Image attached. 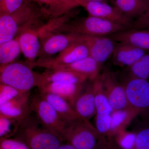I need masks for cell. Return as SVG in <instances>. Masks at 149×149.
<instances>
[{
    "mask_svg": "<svg viewBox=\"0 0 149 149\" xmlns=\"http://www.w3.org/2000/svg\"><path fill=\"white\" fill-rule=\"evenodd\" d=\"M79 6L83 8L89 15L104 19L126 27L128 29L133 19L128 18L114 6L106 2L85 0H73Z\"/></svg>",
    "mask_w": 149,
    "mask_h": 149,
    "instance_id": "cell-9",
    "label": "cell"
},
{
    "mask_svg": "<svg viewBox=\"0 0 149 149\" xmlns=\"http://www.w3.org/2000/svg\"><path fill=\"white\" fill-rule=\"evenodd\" d=\"M101 65L90 56L70 64L59 65L52 70H67L84 74L91 81L95 80L99 75Z\"/></svg>",
    "mask_w": 149,
    "mask_h": 149,
    "instance_id": "cell-21",
    "label": "cell"
},
{
    "mask_svg": "<svg viewBox=\"0 0 149 149\" xmlns=\"http://www.w3.org/2000/svg\"><path fill=\"white\" fill-rule=\"evenodd\" d=\"M29 92L21 93L0 106V113L19 124L30 116Z\"/></svg>",
    "mask_w": 149,
    "mask_h": 149,
    "instance_id": "cell-11",
    "label": "cell"
},
{
    "mask_svg": "<svg viewBox=\"0 0 149 149\" xmlns=\"http://www.w3.org/2000/svg\"><path fill=\"white\" fill-rule=\"evenodd\" d=\"M138 114L128 108L113 111L110 128V138L112 141L118 132L125 130L126 126Z\"/></svg>",
    "mask_w": 149,
    "mask_h": 149,
    "instance_id": "cell-24",
    "label": "cell"
},
{
    "mask_svg": "<svg viewBox=\"0 0 149 149\" xmlns=\"http://www.w3.org/2000/svg\"><path fill=\"white\" fill-rule=\"evenodd\" d=\"M114 6L132 19L143 13L149 6V0H112Z\"/></svg>",
    "mask_w": 149,
    "mask_h": 149,
    "instance_id": "cell-23",
    "label": "cell"
},
{
    "mask_svg": "<svg viewBox=\"0 0 149 149\" xmlns=\"http://www.w3.org/2000/svg\"><path fill=\"white\" fill-rule=\"evenodd\" d=\"M128 68L129 76L144 80H148L149 53L147 52L139 60Z\"/></svg>",
    "mask_w": 149,
    "mask_h": 149,
    "instance_id": "cell-27",
    "label": "cell"
},
{
    "mask_svg": "<svg viewBox=\"0 0 149 149\" xmlns=\"http://www.w3.org/2000/svg\"><path fill=\"white\" fill-rule=\"evenodd\" d=\"M27 0H1L0 16L12 13L23 5Z\"/></svg>",
    "mask_w": 149,
    "mask_h": 149,
    "instance_id": "cell-31",
    "label": "cell"
},
{
    "mask_svg": "<svg viewBox=\"0 0 149 149\" xmlns=\"http://www.w3.org/2000/svg\"><path fill=\"white\" fill-rule=\"evenodd\" d=\"M89 56L88 47L82 41L72 44L58 54L55 57L39 58L28 63L33 68H43L51 70L59 65L70 64Z\"/></svg>",
    "mask_w": 149,
    "mask_h": 149,
    "instance_id": "cell-7",
    "label": "cell"
},
{
    "mask_svg": "<svg viewBox=\"0 0 149 149\" xmlns=\"http://www.w3.org/2000/svg\"><path fill=\"white\" fill-rule=\"evenodd\" d=\"M1 1V0H0V1Z\"/></svg>",
    "mask_w": 149,
    "mask_h": 149,
    "instance_id": "cell-37",
    "label": "cell"
},
{
    "mask_svg": "<svg viewBox=\"0 0 149 149\" xmlns=\"http://www.w3.org/2000/svg\"><path fill=\"white\" fill-rule=\"evenodd\" d=\"M45 19L39 7L31 0H27L12 13L0 16V45L26 29L40 27Z\"/></svg>",
    "mask_w": 149,
    "mask_h": 149,
    "instance_id": "cell-1",
    "label": "cell"
},
{
    "mask_svg": "<svg viewBox=\"0 0 149 149\" xmlns=\"http://www.w3.org/2000/svg\"><path fill=\"white\" fill-rule=\"evenodd\" d=\"M56 149H76L71 144L66 142V143H62Z\"/></svg>",
    "mask_w": 149,
    "mask_h": 149,
    "instance_id": "cell-35",
    "label": "cell"
},
{
    "mask_svg": "<svg viewBox=\"0 0 149 149\" xmlns=\"http://www.w3.org/2000/svg\"><path fill=\"white\" fill-rule=\"evenodd\" d=\"M85 1H102L107 3L108 0H85Z\"/></svg>",
    "mask_w": 149,
    "mask_h": 149,
    "instance_id": "cell-36",
    "label": "cell"
},
{
    "mask_svg": "<svg viewBox=\"0 0 149 149\" xmlns=\"http://www.w3.org/2000/svg\"><path fill=\"white\" fill-rule=\"evenodd\" d=\"M127 29L126 27L113 22L88 15L86 17L72 18L59 28L55 33L82 36H107Z\"/></svg>",
    "mask_w": 149,
    "mask_h": 149,
    "instance_id": "cell-4",
    "label": "cell"
},
{
    "mask_svg": "<svg viewBox=\"0 0 149 149\" xmlns=\"http://www.w3.org/2000/svg\"><path fill=\"white\" fill-rule=\"evenodd\" d=\"M102 85L113 111L128 108V103L123 85L110 72L101 74Z\"/></svg>",
    "mask_w": 149,
    "mask_h": 149,
    "instance_id": "cell-12",
    "label": "cell"
},
{
    "mask_svg": "<svg viewBox=\"0 0 149 149\" xmlns=\"http://www.w3.org/2000/svg\"><path fill=\"white\" fill-rule=\"evenodd\" d=\"M76 149H108L109 144L89 120L79 118L66 123L62 135Z\"/></svg>",
    "mask_w": 149,
    "mask_h": 149,
    "instance_id": "cell-2",
    "label": "cell"
},
{
    "mask_svg": "<svg viewBox=\"0 0 149 149\" xmlns=\"http://www.w3.org/2000/svg\"><path fill=\"white\" fill-rule=\"evenodd\" d=\"M109 36L115 42L127 43L149 51V29H125Z\"/></svg>",
    "mask_w": 149,
    "mask_h": 149,
    "instance_id": "cell-20",
    "label": "cell"
},
{
    "mask_svg": "<svg viewBox=\"0 0 149 149\" xmlns=\"http://www.w3.org/2000/svg\"><path fill=\"white\" fill-rule=\"evenodd\" d=\"M20 94L15 89L0 82V106Z\"/></svg>",
    "mask_w": 149,
    "mask_h": 149,
    "instance_id": "cell-34",
    "label": "cell"
},
{
    "mask_svg": "<svg viewBox=\"0 0 149 149\" xmlns=\"http://www.w3.org/2000/svg\"><path fill=\"white\" fill-rule=\"evenodd\" d=\"M40 8L46 19L56 18L79 6L73 0H31Z\"/></svg>",
    "mask_w": 149,
    "mask_h": 149,
    "instance_id": "cell-15",
    "label": "cell"
},
{
    "mask_svg": "<svg viewBox=\"0 0 149 149\" xmlns=\"http://www.w3.org/2000/svg\"><path fill=\"white\" fill-rule=\"evenodd\" d=\"M40 95L50 104L65 122H71L80 118L72 106L65 99L52 93H40Z\"/></svg>",
    "mask_w": 149,
    "mask_h": 149,
    "instance_id": "cell-22",
    "label": "cell"
},
{
    "mask_svg": "<svg viewBox=\"0 0 149 149\" xmlns=\"http://www.w3.org/2000/svg\"><path fill=\"white\" fill-rule=\"evenodd\" d=\"M28 62H13L0 65V82L15 89L19 93H28L37 87V72Z\"/></svg>",
    "mask_w": 149,
    "mask_h": 149,
    "instance_id": "cell-5",
    "label": "cell"
},
{
    "mask_svg": "<svg viewBox=\"0 0 149 149\" xmlns=\"http://www.w3.org/2000/svg\"><path fill=\"white\" fill-rule=\"evenodd\" d=\"M0 149H30L24 141L10 137L0 139Z\"/></svg>",
    "mask_w": 149,
    "mask_h": 149,
    "instance_id": "cell-32",
    "label": "cell"
},
{
    "mask_svg": "<svg viewBox=\"0 0 149 149\" xmlns=\"http://www.w3.org/2000/svg\"><path fill=\"white\" fill-rule=\"evenodd\" d=\"M37 28L26 29L16 37L21 52L27 59V61L29 62L36 61L38 58L40 53L41 44Z\"/></svg>",
    "mask_w": 149,
    "mask_h": 149,
    "instance_id": "cell-19",
    "label": "cell"
},
{
    "mask_svg": "<svg viewBox=\"0 0 149 149\" xmlns=\"http://www.w3.org/2000/svg\"><path fill=\"white\" fill-rule=\"evenodd\" d=\"M148 52L130 44L119 43L112 55L113 62L117 66L129 68Z\"/></svg>",
    "mask_w": 149,
    "mask_h": 149,
    "instance_id": "cell-16",
    "label": "cell"
},
{
    "mask_svg": "<svg viewBox=\"0 0 149 149\" xmlns=\"http://www.w3.org/2000/svg\"><path fill=\"white\" fill-rule=\"evenodd\" d=\"M82 41V36L69 33L50 34L40 40V49L38 58L51 57L76 42Z\"/></svg>",
    "mask_w": 149,
    "mask_h": 149,
    "instance_id": "cell-10",
    "label": "cell"
},
{
    "mask_svg": "<svg viewBox=\"0 0 149 149\" xmlns=\"http://www.w3.org/2000/svg\"><path fill=\"white\" fill-rule=\"evenodd\" d=\"M78 117L90 121L96 114L95 93L93 81L83 91L72 105Z\"/></svg>",
    "mask_w": 149,
    "mask_h": 149,
    "instance_id": "cell-17",
    "label": "cell"
},
{
    "mask_svg": "<svg viewBox=\"0 0 149 149\" xmlns=\"http://www.w3.org/2000/svg\"><path fill=\"white\" fill-rule=\"evenodd\" d=\"M30 106L37 120L44 127L62 137L66 122L61 118L50 104L39 94L30 100Z\"/></svg>",
    "mask_w": 149,
    "mask_h": 149,
    "instance_id": "cell-8",
    "label": "cell"
},
{
    "mask_svg": "<svg viewBox=\"0 0 149 149\" xmlns=\"http://www.w3.org/2000/svg\"><path fill=\"white\" fill-rule=\"evenodd\" d=\"M30 116L19 124L17 138L30 149H56L64 142L62 137L43 126Z\"/></svg>",
    "mask_w": 149,
    "mask_h": 149,
    "instance_id": "cell-3",
    "label": "cell"
},
{
    "mask_svg": "<svg viewBox=\"0 0 149 149\" xmlns=\"http://www.w3.org/2000/svg\"><path fill=\"white\" fill-rule=\"evenodd\" d=\"M19 123L0 113V139L15 134Z\"/></svg>",
    "mask_w": 149,
    "mask_h": 149,
    "instance_id": "cell-29",
    "label": "cell"
},
{
    "mask_svg": "<svg viewBox=\"0 0 149 149\" xmlns=\"http://www.w3.org/2000/svg\"><path fill=\"white\" fill-rule=\"evenodd\" d=\"M21 52L17 38H15L0 45V65L13 62Z\"/></svg>",
    "mask_w": 149,
    "mask_h": 149,
    "instance_id": "cell-26",
    "label": "cell"
},
{
    "mask_svg": "<svg viewBox=\"0 0 149 149\" xmlns=\"http://www.w3.org/2000/svg\"><path fill=\"white\" fill-rule=\"evenodd\" d=\"M128 108L139 113L149 110V82L129 76L123 84Z\"/></svg>",
    "mask_w": 149,
    "mask_h": 149,
    "instance_id": "cell-6",
    "label": "cell"
},
{
    "mask_svg": "<svg viewBox=\"0 0 149 149\" xmlns=\"http://www.w3.org/2000/svg\"><path fill=\"white\" fill-rule=\"evenodd\" d=\"M95 116L96 130L105 141L108 143H112L113 141L110 138L111 114L96 113Z\"/></svg>",
    "mask_w": 149,
    "mask_h": 149,
    "instance_id": "cell-28",
    "label": "cell"
},
{
    "mask_svg": "<svg viewBox=\"0 0 149 149\" xmlns=\"http://www.w3.org/2000/svg\"><path fill=\"white\" fill-rule=\"evenodd\" d=\"M92 81L95 93L96 113L111 114L113 109L110 104L103 88L101 74H99L96 79Z\"/></svg>",
    "mask_w": 149,
    "mask_h": 149,
    "instance_id": "cell-25",
    "label": "cell"
},
{
    "mask_svg": "<svg viewBox=\"0 0 149 149\" xmlns=\"http://www.w3.org/2000/svg\"><path fill=\"white\" fill-rule=\"evenodd\" d=\"M82 36V35H81ZM82 42L88 47L89 56L101 65L112 55L115 41L107 36H82Z\"/></svg>",
    "mask_w": 149,
    "mask_h": 149,
    "instance_id": "cell-13",
    "label": "cell"
},
{
    "mask_svg": "<svg viewBox=\"0 0 149 149\" xmlns=\"http://www.w3.org/2000/svg\"><path fill=\"white\" fill-rule=\"evenodd\" d=\"M84 84L47 83L38 86L40 93H49L66 100L71 105L83 89Z\"/></svg>",
    "mask_w": 149,
    "mask_h": 149,
    "instance_id": "cell-18",
    "label": "cell"
},
{
    "mask_svg": "<svg viewBox=\"0 0 149 149\" xmlns=\"http://www.w3.org/2000/svg\"><path fill=\"white\" fill-rule=\"evenodd\" d=\"M37 87L47 83H68L84 84L88 77L84 74L67 70H48L37 73Z\"/></svg>",
    "mask_w": 149,
    "mask_h": 149,
    "instance_id": "cell-14",
    "label": "cell"
},
{
    "mask_svg": "<svg viewBox=\"0 0 149 149\" xmlns=\"http://www.w3.org/2000/svg\"><path fill=\"white\" fill-rule=\"evenodd\" d=\"M135 133L134 149H149V124L140 128Z\"/></svg>",
    "mask_w": 149,
    "mask_h": 149,
    "instance_id": "cell-30",
    "label": "cell"
},
{
    "mask_svg": "<svg viewBox=\"0 0 149 149\" xmlns=\"http://www.w3.org/2000/svg\"><path fill=\"white\" fill-rule=\"evenodd\" d=\"M128 29H149V6L141 15L133 19Z\"/></svg>",
    "mask_w": 149,
    "mask_h": 149,
    "instance_id": "cell-33",
    "label": "cell"
}]
</instances>
